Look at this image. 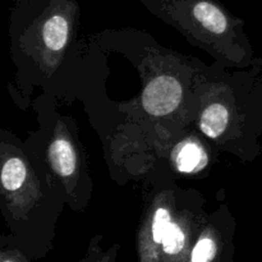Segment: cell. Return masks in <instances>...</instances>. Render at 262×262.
I'll use <instances>...</instances> for the list:
<instances>
[{
    "label": "cell",
    "mask_w": 262,
    "mask_h": 262,
    "mask_svg": "<svg viewBox=\"0 0 262 262\" xmlns=\"http://www.w3.org/2000/svg\"><path fill=\"white\" fill-rule=\"evenodd\" d=\"M182 94L181 83L174 77H156L146 86L142 94L143 109L154 117H163L178 107Z\"/></svg>",
    "instance_id": "cell-1"
},
{
    "label": "cell",
    "mask_w": 262,
    "mask_h": 262,
    "mask_svg": "<svg viewBox=\"0 0 262 262\" xmlns=\"http://www.w3.org/2000/svg\"><path fill=\"white\" fill-rule=\"evenodd\" d=\"M49 158L54 170L61 177H71L76 170V151L66 138H56L49 148Z\"/></svg>",
    "instance_id": "cell-2"
},
{
    "label": "cell",
    "mask_w": 262,
    "mask_h": 262,
    "mask_svg": "<svg viewBox=\"0 0 262 262\" xmlns=\"http://www.w3.org/2000/svg\"><path fill=\"white\" fill-rule=\"evenodd\" d=\"M228 109L222 104H212L204 110L200 120L202 133L210 138H217L228 125Z\"/></svg>",
    "instance_id": "cell-3"
},
{
    "label": "cell",
    "mask_w": 262,
    "mask_h": 262,
    "mask_svg": "<svg viewBox=\"0 0 262 262\" xmlns=\"http://www.w3.org/2000/svg\"><path fill=\"white\" fill-rule=\"evenodd\" d=\"M193 15L210 32L220 35V33H224L227 31L228 20L224 13L211 3H197L193 8Z\"/></svg>",
    "instance_id": "cell-4"
},
{
    "label": "cell",
    "mask_w": 262,
    "mask_h": 262,
    "mask_svg": "<svg viewBox=\"0 0 262 262\" xmlns=\"http://www.w3.org/2000/svg\"><path fill=\"white\" fill-rule=\"evenodd\" d=\"M69 36L68 20L63 15H54L43 25L42 38L46 48L50 50H61L66 46Z\"/></svg>",
    "instance_id": "cell-5"
},
{
    "label": "cell",
    "mask_w": 262,
    "mask_h": 262,
    "mask_svg": "<svg viewBox=\"0 0 262 262\" xmlns=\"http://www.w3.org/2000/svg\"><path fill=\"white\" fill-rule=\"evenodd\" d=\"M206 164V155L200 145L186 142L177 150L176 165L182 173H192Z\"/></svg>",
    "instance_id": "cell-6"
},
{
    "label": "cell",
    "mask_w": 262,
    "mask_h": 262,
    "mask_svg": "<svg viewBox=\"0 0 262 262\" xmlns=\"http://www.w3.org/2000/svg\"><path fill=\"white\" fill-rule=\"evenodd\" d=\"M27 176L25 163L18 158L8 159L3 165L2 183L5 191L14 192L22 187Z\"/></svg>",
    "instance_id": "cell-7"
},
{
    "label": "cell",
    "mask_w": 262,
    "mask_h": 262,
    "mask_svg": "<svg viewBox=\"0 0 262 262\" xmlns=\"http://www.w3.org/2000/svg\"><path fill=\"white\" fill-rule=\"evenodd\" d=\"M184 243H186V235L182 228L176 223H171L161 243L164 252L168 255H177L183 250Z\"/></svg>",
    "instance_id": "cell-8"
},
{
    "label": "cell",
    "mask_w": 262,
    "mask_h": 262,
    "mask_svg": "<svg viewBox=\"0 0 262 262\" xmlns=\"http://www.w3.org/2000/svg\"><path fill=\"white\" fill-rule=\"evenodd\" d=\"M171 224L170 214L166 209L160 207L156 210L152 222V239L155 243H163L164 237Z\"/></svg>",
    "instance_id": "cell-9"
},
{
    "label": "cell",
    "mask_w": 262,
    "mask_h": 262,
    "mask_svg": "<svg viewBox=\"0 0 262 262\" xmlns=\"http://www.w3.org/2000/svg\"><path fill=\"white\" fill-rule=\"evenodd\" d=\"M216 253V246L211 238H202L192 251V262H210Z\"/></svg>",
    "instance_id": "cell-10"
},
{
    "label": "cell",
    "mask_w": 262,
    "mask_h": 262,
    "mask_svg": "<svg viewBox=\"0 0 262 262\" xmlns=\"http://www.w3.org/2000/svg\"><path fill=\"white\" fill-rule=\"evenodd\" d=\"M4 262H10V261H4Z\"/></svg>",
    "instance_id": "cell-11"
}]
</instances>
